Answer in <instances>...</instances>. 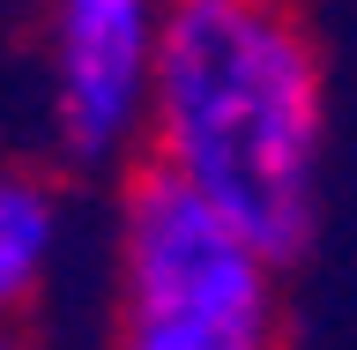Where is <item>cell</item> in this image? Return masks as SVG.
<instances>
[{"mask_svg": "<svg viewBox=\"0 0 357 350\" xmlns=\"http://www.w3.org/2000/svg\"><path fill=\"white\" fill-rule=\"evenodd\" d=\"M149 156L194 179L275 261L320 209V52L283 0H172Z\"/></svg>", "mask_w": 357, "mask_h": 350, "instance_id": "6da1fadb", "label": "cell"}, {"mask_svg": "<svg viewBox=\"0 0 357 350\" xmlns=\"http://www.w3.org/2000/svg\"><path fill=\"white\" fill-rule=\"evenodd\" d=\"M275 254L223 217L172 164H142L119 194V306L127 321H194L231 335H275Z\"/></svg>", "mask_w": 357, "mask_h": 350, "instance_id": "7a4b0ae2", "label": "cell"}, {"mask_svg": "<svg viewBox=\"0 0 357 350\" xmlns=\"http://www.w3.org/2000/svg\"><path fill=\"white\" fill-rule=\"evenodd\" d=\"M172 0H45V105L75 172H112L149 134Z\"/></svg>", "mask_w": 357, "mask_h": 350, "instance_id": "3957f363", "label": "cell"}, {"mask_svg": "<svg viewBox=\"0 0 357 350\" xmlns=\"http://www.w3.org/2000/svg\"><path fill=\"white\" fill-rule=\"evenodd\" d=\"M52 254H60V201H52V187L8 179L0 187V298L22 306L38 291V276L52 268Z\"/></svg>", "mask_w": 357, "mask_h": 350, "instance_id": "277c9868", "label": "cell"}, {"mask_svg": "<svg viewBox=\"0 0 357 350\" xmlns=\"http://www.w3.org/2000/svg\"><path fill=\"white\" fill-rule=\"evenodd\" d=\"M112 350H268V343L231 328H194V321H127Z\"/></svg>", "mask_w": 357, "mask_h": 350, "instance_id": "5b68a950", "label": "cell"}]
</instances>
